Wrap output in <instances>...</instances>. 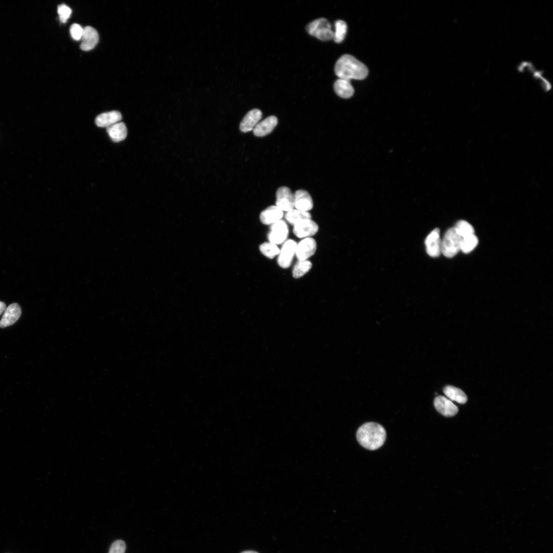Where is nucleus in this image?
<instances>
[{
  "label": "nucleus",
  "mask_w": 553,
  "mask_h": 553,
  "mask_svg": "<svg viewBox=\"0 0 553 553\" xmlns=\"http://www.w3.org/2000/svg\"><path fill=\"white\" fill-rule=\"evenodd\" d=\"M356 438L359 443L364 448L369 450H375L384 444L386 438V432L379 423L366 422L358 429Z\"/></svg>",
  "instance_id": "f257e3e1"
},
{
  "label": "nucleus",
  "mask_w": 553,
  "mask_h": 553,
  "mask_svg": "<svg viewBox=\"0 0 553 553\" xmlns=\"http://www.w3.org/2000/svg\"><path fill=\"white\" fill-rule=\"evenodd\" d=\"M335 73L339 78L350 80H361L368 74L367 67L354 57L349 54L342 56L336 61Z\"/></svg>",
  "instance_id": "f03ea898"
},
{
  "label": "nucleus",
  "mask_w": 553,
  "mask_h": 553,
  "mask_svg": "<svg viewBox=\"0 0 553 553\" xmlns=\"http://www.w3.org/2000/svg\"><path fill=\"white\" fill-rule=\"evenodd\" d=\"M462 239L454 227L449 229L441 240V253L447 258L454 257L460 250Z\"/></svg>",
  "instance_id": "7ed1b4c3"
},
{
  "label": "nucleus",
  "mask_w": 553,
  "mask_h": 553,
  "mask_svg": "<svg viewBox=\"0 0 553 553\" xmlns=\"http://www.w3.org/2000/svg\"><path fill=\"white\" fill-rule=\"evenodd\" d=\"M308 33L323 41L333 39L334 31L331 24L325 18H320L309 23L306 27Z\"/></svg>",
  "instance_id": "20e7f679"
},
{
  "label": "nucleus",
  "mask_w": 553,
  "mask_h": 553,
  "mask_svg": "<svg viewBox=\"0 0 553 553\" xmlns=\"http://www.w3.org/2000/svg\"><path fill=\"white\" fill-rule=\"evenodd\" d=\"M275 204L282 210L286 212L294 209V194L289 187L282 186L278 189Z\"/></svg>",
  "instance_id": "39448f33"
},
{
  "label": "nucleus",
  "mask_w": 553,
  "mask_h": 553,
  "mask_svg": "<svg viewBox=\"0 0 553 553\" xmlns=\"http://www.w3.org/2000/svg\"><path fill=\"white\" fill-rule=\"evenodd\" d=\"M271 231L268 235L269 242L274 244H280L286 241L288 235V228L286 222L280 220L271 224Z\"/></svg>",
  "instance_id": "423d86ee"
},
{
  "label": "nucleus",
  "mask_w": 553,
  "mask_h": 553,
  "mask_svg": "<svg viewBox=\"0 0 553 553\" xmlns=\"http://www.w3.org/2000/svg\"><path fill=\"white\" fill-rule=\"evenodd\" d=\"M296 243L292 240L285 242L280 251L278 263L283 268H288L291 264L296 247Z\"/></svg>",
  "instance_id": "0eeeda50"
},
{
  "label": "nucleus",
  "mask_w": 553,
  "mask_h": 553,
  "mask_svg": "<svg viewBox=\"0 0 553 553\" xmlns=\"http://www.w3.org/2000/svg\"><path fill=\"white\" fill-rule=\"evenodd\" d=\"M316 249V243L315 240L307 237L296 245L295 254L299 261L306 260L314 254Z\"/></svg>",
  "instance_id": "6e6552de"
},
{
  "label": "nucleus",
  "mask_w": 553,
  "mask_h": 553,
  "mask_svg": "<svg viewBox=\"0 0 553 553\" xmlns=\"http://www.w3.org/2000/svg\"><path fill=\"white\" fill-rule=\"evenodd\" d=\"M317 224L311 219L303 220L293 226V232L298 238H307L317 232Z\"/></svg>",
  "instance_id": "1a4fd4ad"
},
{
  "label": "nucleus",
  "mask_w": 553,
  "mask_h": 553,
  "mask_svg": "<svg viewBox=\"0 0 553 553\" xmlns=\"http://www.w3.org/2000/svg\"><path fill=\"white\" fill-rule=\"evenodd\" d=\"M427 253L433 258L438 257L441 252V240L438 228L433 230L425 240Z\"/></svg>",
  "instance_id": "9d476101"
},
{
  "label": "nucleus",
  "mask_w": 553,
  "mask_h": 553,
  "mask_svg": "<svg viewBox=\"0 0 553 553\" xmlns=\"http://www.w3.org/2000/svg\"><path fill=\"white\" fill-rule=\"evenodd\" d=\"M434 405L437 411L446 417L453 416L458 412L457 407L444 396H437L434 399Z\"/></svg>",
  "instance_id": "9b49d317"
},
{
  "label": "nucleus",
  "mask_w": 553,
  "mask_h": 553,
  "mask_svg": "<svg viewBox=\"0 0 553 553\" xmlns=\"http://www.w3.org/2000/svg\"><path fill=\"white\" fill-rule=\"evenodd\" d=\"M98 39V34L96 29L91 26H86L83 28L80 48L84 51H90L95 47Z\"/></svg>",
  "instance_id": "f8f14e48"
},
{
  "label": "nucleus",
  "mask_w": 553,
  "mask_h": 553,
  "mask_svg": "<svg viewBox=\"0 0 553 553\" xmlns=\"http://www.w3.org/2000/svg\"><path fill=\"white\" fill-rule=\"evenodd\" d=\"M262 116V112L257 109L249 111L244 117L240 124V129L246 133L253 130Z\"/></svg>",
  "instance_id": "ddd939ff"
},
{
  "label": "nucleus",
  "mask_w": 553,
  "mask_h": 553,
  "mask_svg": "<svg viewBox=\"0 0 553 553\" xmlns=\"http://www.w3.org/2000/svg\"><path fill=\"white\" fill-rule=\"evenodd\" d=\"M21 315V309L17 303L10 304L6 308L4 313L0 321V327L5 328L13 325L19 318Z\"/></svg>",
  "instance_id": "4468645a"
},
{
  "label": "nucleus",
  "mask_w": 553,
  "mask_h": 553,
  "mask_svg": "<svg viewBox=\"0 0 553 553\" xmlns=\"http://www.w3.org/2000/svg\"><path fill=\"white\" fill-rule=\"evenodd\" d=\"M294 207L304 211L311 210L313 206L312 199L306 190L299 189L294 194Z\"/></svg>",
  "instance_id": "2eb2a0df"
},
{
  "label": "nucleus",
  "mask_w": 553,
  "mask_h": 553,
  "mask_svg": "<svg viewBox=\"0 0 553 553\" xmlns=\"http://www.w3.org/2000/svg\"><path fill=\"white\" fill-rule=\"evenodd\" d=\"M278 118L274 116H270L258 123L253 130L254 135L258 137H263L270 133L278 124Z\"/></svg>",
  "instance_id": "dca6fc26"
},
{
  "label": "nucleus",
  "mask_w": 553,
  "mask_h": 553,
  "mask_svg": "<svg viewBox=\"0 0 553 553\" xmlns=\"http://www.w3.org/2000/svg\"><path fill=\"white\" fill-rule=\"evenodd\" d=\"M122 119L121 114L117 111L105 112L98 115L95 119V123L101 127H106L119 122Z\"/></svg>",
  "instance_id": "f3484780"
},
{
  "label": "nucleus",
  "mask_w": 553,
  "mask_h": 553,
  "mask_svg": "<svg viewBox=\"0 0 553 553\" xmlns=\"http://www.w3.org/2000/svg\"><path fill=\"white\" fill-rule=\"evenodd\" d=\"M283 216V211L276 205H272L261 212L260 219L262 223L269 225L281 220Z\"/></svg>",
  "instance_id": "a211bd4d"
},
{
  "label": "nucleus",
  "mask_w": 553,
  "mask_h": 553,
  "mask_svg": "<svg viewBox=\"0 0 553 553\" xmlns=\"http://www.w3.org/2000/svg\"><path fill=\"white\" fill-rule=\"evenodd\" d=\"M334 89L336 94L343 98H349L354 94V89L350 81L339 78L334 84Z\"/></svg>",
  "instance_id": "6ab92c4d"
},
{
  "label": "nucleus",
  "mask_w": 553,
  "mask_h": 553,
  "mask_svg": "<svg viewBox=\"0 0 553 553\" xmlns=\"http://www.w3.org/2000/svg\"><path fill=\"white\" fill-rule=\"evenodd\" d=\"M107 131L111 139L114 142L123 140L127 135V128L122 122H118L107 128Z\"/></svg>",
  "instance_id": "aec40b11"
},
{
  "label": "nucleus",
  "mask_w": 553,
  "mask_h": 553,
  "mask_svg": "<svg viewBox=\"0 0 553 553\" xmlns=\"http://www.w3.org/2000/svg\"><path fill=\"white\" fill-rule=\"evenodd\" d=\"M443 392L450 400L459 403H465L467 400V396L464 392L458 388L447 386L444 388Z\"/></svg>",
  "instance_id": "412c9836"
},
{
  "label": "nucleus",
  "mask_w": 553,
  "mask_h": 553,
  "mask_svg": "<svg viewBox=\"0 0 553 553\" xmlns=\"http://www.w3.org/2000/svg\"><path fill=\"white\" fill-rule=\"evenodd\" d=\"M311 215L308 211H304L293 209L286 212L285 218L290 224L294 225L298 222L308 219H311Z\"/></svg>",
  "instance_id": "4be33fe9"
},
{
  "label": "nucleus",
  "mask_w": 553,
  "mask_h": 553,
  "mask_svg": "<svg viewBox=\"0 0 553 553\" xmlns=\"http://www.w3.org/2000/svg\"><path fill=\"white\" fill-rule=\"evenodd\" d=\"M335 31L333 39L336 43H341L345 39L347 31V25L345 22L337 20L334 23Z\"/></svg>",
  "instance_id": "5701e85b"
},
{
  "label": "nucleus",
  "mask_w": 553,
  "mask_h": 553,
  "mask_svg": "<svg viewBox=\"0 0 553 553\" xmlns=\"http://www.w3.org/2000/svg\"><path fill=\"white\" fill-rule=\"evenodd\" d=\"M312 263L308 260L299 261L294 265L292 270V275L294 278H299L306 274L311 268Z\"/></svg>",
  "instance_id": "b1692460"
},
{
  "label": "nucleus",
  "mask_w": 553,
  "mask_h": 553,
  "mask_svg": "<svg viewBox=\"0 0 553 553\" xmlns=\"http://www.w3.org/2000/svg\"><path fill=\"white\" fill-rule=\"evenodd\" d=\"M478 243V238L474 234L462 238L460 250L465 253H469L477 246Z\"/></svg>",
  "instance_id": "393cba45"
},
{
  "label": "nucleus",
  "mask_w": 553,
  "mask_h": 553,
  "mask_svg": "<svg viewBox=\"0 0 553 553\" xmlns=\"http://www.w3.org/2000/svg\"><path fill=\"white\" fill-rule=\"evenodd\" d=\"M259 249L263 255L270 259H272L279 254L280 251L276 245L270 242H265L261 244Z\"/></svg>",
  "instance_id": "a878e982"
},
{
  "label": "nucleus",
  "mask_w": 553,
  "mask_h": 553,
  "mask_svg": "<svg viewBox=\"0 0 553 553\" xmlns=\"http://www.w3.org/2000/svg\"><path fill=\"white\" fill-rule=\"evenodd\" d=\"M454 227L458 234L462 238L474 234V229L473 227L466 221H459L457 222Z\"/></svg>",
  "instance_id": "bb28decb"
},
{
  "label": "nucleus",
  "mask_w": 553,
  "mask_h": 553,
  "mask_svg": "<svg viewBox=\"0 0 553 553\" xmlns=\"http://www.w3.org/2000/svg\"><path fill=\"white\" fill-rule=\"evenodd\" d=\"M57 12L60 21L62 23H65L70 17L72 10L66 5L61 4L58 7Z\"/></svg>",
  "instance_id": "cd10ccee"
},
{
  "label": "nucleus",
  "mask_w": 553,
  "mask_h": 553,
  "mask_svg": "<svg viewBox=\"0 0 553 553\" xmlns=\"http://www.w3.org/2000/svg\"><path fill=\"white\" fill-rule=\"evenodd\" d=\"M83 28L78 24H72L70 28V33L72 38L75 40L81 39Z\"/></svg>",
  "instance_id": "c85d7f7f"
},
{
  "label": "nucleus",
  "mask_w": 553,
  "mask_h": 553,
  "mask_svg": "<svg viewBox=\"0 0 553 553\" xmlns=\"http://www.w3.org/2000/svg\"><path fill=\"white\" fill-rule=\"evenodd\" d=\"M125 548V543L123 541L117 540L112 544L109 553H124Z\"/></svg>",
  "instance_id": "c756f323"
},
{
  "label": "nucleus",
  "mask_w": 553,
  "mask_h": 553,
  "mask_svg": "<svg viewBox=\"0 0 553 553\" xmlns=\"http://www.w3.org/2000/svg\"><path fill=\"white\" fill-rule=\"evenodd\" d=\"M6 304L0 301V315L5 310Z\"/></svg>",
  "instance_id": "7c9ffc66"
},
{
  "label": "nucleus",
  "mask_w": 553,
  "mask_h": 553,
  "mask_svg": "<svg viewBox=\"0 0 553 553\" xmlns=\"http://www.w3.org/2000/svg\"><path fill=\"white\" fill-rule=\"evenodd\" d=\"M241 553H259V552H257V551H253V550H246V551H243V552H242Z\"/></svg>",
  "instance_id": "2f4dec72"
}]
</instances>
